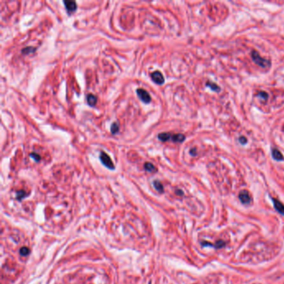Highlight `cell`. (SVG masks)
<instances>
[{
    "label": "cell",
    "instance_id": "19",
    "mask_svg": "<svg viewBox=\"0 0 284 284\" xmlns=\"http://www.w3.org/2000/svg\"><path fill=\"white\" fill-rule=\"evenodd\" d=\"M225 246V243L223 241H222V240H219L216 243V244L214 245V247L216 248H221V247H224Z\"/></svg>",
    "mask_w": 284,
    "mask_h": 284
},
{
    "label": "cell",
    "instance_id": "3",
    "mask_svg": "<svg viewBox=\"0 0 284 284\" xmlns=\"http://www.w3.org/2000/svg\"><path fill=\"white\" fill-rule=\"evenodd\" d=\"M99 158H100L101 163L104 165V166L109 168V169L113 170L115 168L114 164L112 163V159L111 158L109 157L108 155L105 152H101L100 156H99Z\"/></svg>",
    "mask_w": 284,
    "mask_h": 284
},
{
    "label": "cell",
    "instance_id": "11",
    "mask_svg": "<svg viewBox=\"0 0 284 284\" xmlns=\"http://www.w3.org/2000/svg\"><path fill=\"white\" fill-rule=\"evenodd\" d=\"M207 86L209 87L212 91H215V92H220V90H221L220 87L218 86L217 83H212V82H207Z\"/></svg>",
    "mask_w": 284,
    "mask_h": 284
},
{
    "label": "cell",
    "instance_id": "10",
    "mask_svg": "<svg viewBox=\"0 0 284 284\" xmlns=\"http://www.w3.org/2000/svg\"><path fill=\"white\" fill-rule=\"evenodd\" d=\"M87 102L89 106H94L97 103V97L93 94H89L87 96Z\"/></svg>",
    "mask_w": 284,
    "mask_h": 284
},
{
    "label": "cell",
    "instance_id": "1",
    "mask_svg": "<svg viewBox=\"0 0 284 284\" xmlns=\"http://www.w3.org/2000/svg\"><path fill=\"white\" fill-rule=\"evenodd\" d=\"M158 138L162 142L172 141L173 143H183L185 140V136L182 133H174L171 132H161L158 135Z\"/></svg>",
    "mask_w": 284,
    "mask_h": 284
},
{
    "label": "cell",
    "instance_id": "7",
    "mask_svg": "<svg viewBox=\"0 0 284 284\" xmlns=\"http://www.w3.org/2000/svg\"><path fill=\"white\" fill-rule=\"evenodd\" d=\"M63 4L65 5V8L69 14L76 11L77 9V3L74 1H63Z\"/></svg>",
    "mask_w": 284,
    "mask_h": 284
},
{
    "label": "cell",
    "instance_id": "20",
    "mask_svg": "<svg viewBox=\"0 0 284 284\" xmlns=\"http://www.w3.org/2000/svg\"><path fill=\"white\" fill-rule=\"evenodd\" d=\"M25 195H26V193L24 192H23V191H22V190H21V191H19V192H17L18 199H22V198L25 197Z\"/></svg>",
    "mask_w": 284,
    "mask_h": 284
},
{
    "label": "cell",
    "instance_id": "9",
    "mask_svg": "<svg viewBox=\"0 0 284 284\" xmlns=\"http://www.w3.org/2000/svg\"><path fill=\"white\" fill-rule=\"evenodd\" d=\"M272 156L277 161H282L284 159L283 155L282 154V152L278 149H277V148H273L272 149Z\"/></svg>",
    "mask_w": 284,
    "mask_h": 284
},
{
    "label": "cell",
    "instance_id": "13",
    "mask_svg": "<svg viewBox=\"0 0 284 284\" xmlns=\"http://www.w3.org/2000/svg\"><path fill=\"white\" fill-rule=\"evenodd\" d=\"M36 51V49L32 46L26 47L23 49H22V53L23 54H30V53H34Z\"/></svg>",
    "mask_w": 284,
    "mask_h": 284
},
{
    "label": "cell",
    "instance_id": "6",
    "mask_svg": "<svg viewBox=\"0 0 284 284\" xmlns=\"http://www.w3.org/2000/svg\"><path fill=\"white\" fill-rule=\"evenodd\" d=\"M151 77H152V81L157 84H163L165 81L164 75L162 74V73L159 72V71H155V72L152 73Z\"/></svg>",
    "mask_w": 284,
    "mask_h": 284
},
{
    "label": "cell",
    "instance_id": "16",
    "mask_svg": "<svg viewBox=\"0 0 284 284\" xmlns=\"http://www.w3.org/2000/svg\"><path fill=\"white\" fill-rule=\"evenodd\" d=\"M19 253L22 256H27L29 254V249L28 247H23L19 251Z\"/></svg>",
    "mask_w": 284,
    "mask_h": 284
},
{
    "label": "cell",
    "instance_id": "21",
    "mask_svg": "<svg viewBox=\"0 0 284 284\" xmlns=\"http://www.w3.org/2000/svg\"><path fill=\"white\" fill-rule=\"evenodd\" d=\"M238 140H239V143L241 144H243H243H246L247 143V138H245V137H243V136L240 137V138H238Z\"/></svg>",
    "mask_w": 284,
    "mask_h": 284
},
{
    "label": "cell",
    "instance_id": "14",
    "mask_svg": "<svg viewBox=\"0 0 284 284\" xmlns=\"http://www.w3.org/2000/svg\"><path fill=\"white\" fill-rule=\"evenodd\" d=\"M153 186H154L155 189L157 190V191H158V192H164V186H163V184L161 183L159 181H154V182H153Z\"/></svg>",
    "mask_w": 284,
    "mask_h": 284
},
{
    "label": "cell",
    "instance_id": "8",
    "mask_svg": "<svg viewBox=\"0 0 284 284\" xmlns=\"http://www.w3.org/2000/svg\"><path fill=\"white\" fill-rule=\"evenodd\" d=\"M272 200H273V206L275 207V209L277 212H278L280 214H282V216H284V205L281 202L278 200V199H276V198H272Z\"/></svg>",
    "mask_w": 284,
    "mask_h": 284
},
{
    "label": "cell",
    "instance_id": "5",
    "mask_svg": "<svg viewBox=\"0 0 284 284\" xmlns=\"http://www.w3.org/2000/svg\"><path fill=\"white\" fill-rule=\"evenodd\" d=\"M238 198L242 203L249 204L251 203V197H250L249 192H247V190H243L239 192Z\"/></svg>",
    "mask_w": 284,
    "mask_h": 284
},
{
    "label": "cell",
    "instance_id": "4",
    "mask_svg": "<svg viewBox=\"0 0 284 284\" xmlns=\"http://www.w3.org/2000/svg\"><path fill=\"white\" fill-rule=\"evenodd\" d=\"M137 94H138V98H140L142 102H144L145 103H149L151 102V96L148 93V92H147L146 90H144L143 89H137Z\"/></svg>",
    "mask_w": 284,
    "mask_h": 284
},
{
    "label": "cell",
    "instance_id": "2",
    "mask_svg": "<svg viewBox=\"0 0 284 284\" xmlns=\"http://www.w3.org/2000/svg\"><path fill=\"white\" fill-rule=\"evenodd\" d=\"M251 56H252V59H253V62L259 67L265 69V68H269L271 66V62L268 59H266V58L261 57L260 54L258 53V52L253 50V51H252Z\"/></svg>",
    "mask_w": 284,
    "mask_h": 284
},
{
    "label": "cell",
    "instance_id": "18",
    "mask_svg": "<svg viewBox=\"0 0 284 284\" xmlns=\"http://www.w3.org/2000/svg\"><path fill=\"white\" fill-rule=\"evenodd\" d=\"M30 157H31L32 158H34L36 162H39V161L41 160L40 156L38 154H37V153H35V152H31V153H30Z\"/></svg>",
    "mask_w": 284,
    "mask_h": 284
},
{
    "label": "cell",
    "instance_id": "17",
    "mask_svg": "<svg viewBox=\"0 0 284 284\" xmlns=\"http://www.w3.org/2000/svg\"><path fill=\"white\" fill-rule=\"evenodd\" d=\"M257 96H258V98H262L263 100H267V98H268V94L265 92H259Z\"/></svg>",
    "mask_w": 284,
    "mask_h": 284
},
{
    "label": "cell",
    "instance_id": "12",
    "mask_svg": "<svg viewBox=\"0 0 284 284\" xmlns=\"http://www.w3.org/2000/svg\"><path fill=\"white\" fill-rule=\"evenodd\" d=\"M144 168H145V170H147L148 172H156V170H157L156 169V167L152 164H151V163H145V164H144Z\"/></svg>",
    "mask_w": 284,
    "mask_h": 284
},
{
    "label": "cell",
    "instance_id": "15",
    "mask_svg": "<svg viewBox=\"0 0 284 284\" xmlns=\"http://www.w3.org/2000/svg\"><path fill=\"white\" fill-rule=\"evenodd\" d=\"M110 130H111V132H112V134H116L119 131V125H118V123H113L111 125Z\"/></svg>",
    "mask_w": 284,
    "mask_h": 284
}]
</instances>
